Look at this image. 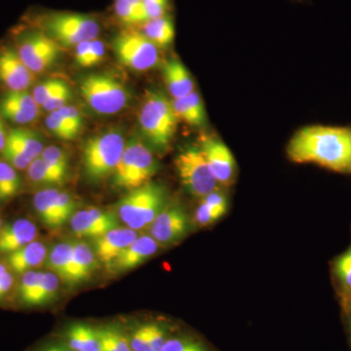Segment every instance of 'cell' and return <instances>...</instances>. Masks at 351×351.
<instances>
[{"label":"cell","mask_w":351,"mask_h":351,"mask_svg":"<svg viewBox=\"0 0 351 351\" xmlns=\"http://www.w3.org/2000/svg\"><path fill=\"white\" fill-rule=\"evenodd\" d=\"M287 154L293 162L316 164L335 173L351 175V127H304L291 138Z\"/></svg>","instance_id":"obj_1"},{"label":"cell","mask_w":351,"mask_h":351,"mask_svg":"<svg viewBox=\"0 0 351 351\" xmlns=\"http://www.w3.org/2000/svg\"><path fill=\"white\" fill-rule=\"evenodd\" d=\"M178 119L173 103L158 91L147 92L140 113L143 136L157 151L167 149L177 131Z\"/></svg>","instance_id":"obj_2"},{"label":"cell","mask_w":351,"mask_h":351,"mask_svg":"<svg viewBox=\"0 0 351 351\" xmlns=\"http://www.w3.org/2000/svg\"><path fill=\"white\" fill-rule=\"evenodd\" d=\"M126 142L117 130H110L88 138L83 145V173L88 181L98 182L113 174L119 165Z\"/></svg>","instance_id":"obj_3"},{"label":"cell","mask_w":351,"mask_h":351,"mask_svg":"<svg viewBox=\"0 0 351 351\" xmlns=\"http://www.w3.org/2000/svg\"><path fill=\"white\" fill-rule=\"evenodd\" d=\"M165 188L156 182H147L129 191L117 204V213L129 228L140 232L149 228L157 215L166 207Z\"/></svg>","instance_id":"obj_4"},{"label":"cell","mask_w":351,"mask_h":351,"mask_svg":"<svg viewBox=\"0 0 351 351\" xmlns=\"http://www.w3.org/2000/svg\"><path fill=\"white\" fill-rule=\"evenodd\" d=\"M158 171V163L151 149L133 138L126 143L117 169L113 172V184L132 191L151 182Z\"/></svg>","instance_id":"obj_5"},{"label":"cell","mask_w":351,"mask_h":351,"mask_svg":"<svg viewBox=\"0 0 351 351\" xmlns=\"http://www.w3.org/2000/svg\"><path fill=\"white\" fill-rule=\"evenodd\" d=\"M80 94L92 110L99 114H114L126 107L129 92L117 78L105 73L85 76Z\"/></svg>","instance_id":"obj_6"},{"label":"cell","mask_w":351,"mask_h":351,"mask_svg":"<svg viewBox=\"0 0 351 351\" xmlns=\"http://www.w3.org/2000/svg\"><path fill=\"white\" fill-rule=\"evenodd\" d=\"M40 25L46 36L66 47L94 40L100 34L98 21L85 14H50L40 20Z\"/></svg>","instance_id":"obj_7"},{"label":"cell","mask_w":351,"mask_h":351,"mask_svg":"<svg viewBox=\"0 0 351 351\" xmlns=\"http://www.w3.org/2000/svg\"><path fill=\"white\" fill-rule=\"evenodd\" d=\"M175 166L184 188L196 197H204L219 189L200 147H191L178 154Z\"/></svg>","instance_id":"obj_8"},{"label":"cell","mask_w":351,"mask_h":351,"mask_svg":"<svg viewBox=\"0 0 351 351\" xmlns=\"http://www.w3.org/2000/svg\"><path fill=\"white\" fill-rule=\"evenodd\" d=\"M112 47L119 61L135 71H147L158 64V47L143 32H121L113 39Z\"/></svg>","instance_id":"obj_9"},{"label":"cell","mask_w":351,"mask_h":351,"mask_svg":"<svg viewBox=\"0 0 351 351\" xmlns=\"http://www.w3.org/2000/svg\"><path fill=\"white\" fill-rule=\"evenodd\" d=\"M56 41L41 32H23L18 38V54L34 75L50 68L59 56Z\"/></svg>","instance_id":"obj_10"},{"label":"cell","mask_w":351,"mask_h":351,"mask_svg":"<svg viewBox=\"0 0 351 351\" xmlns=\"http://www.w3.org/2000/svg\"><path fill=\"white\" fill-rule=\"evenodd\" d=\"M191 228V221L186 210L180 205L166 206L152 225L149 235L162 246L178 243L186 237Z\"/></svg>","instance_id":"obj_11"},{"label":"cell","mask_w":351,"mask_h":351,"mask_svg":"<svg viewBox=\"0 0 351 351\" xmlns=\"http://www.w3.org/2000/svg\"><path fill=\"white\" fill-rule=\"evenodd\" d=\"M119 226L117 215L97 207L75 212L71 219V230L77 237L99 239Z\"/></svg>","instance_id":"obj_12"},{"label":"cell","mask_w":351,"mask_h":351,"mask_svg":"<svg viewBox=\"0 0 351 351\" xmlns=\"http://www.w3.org/2000/svg\"><path fill=\"white\" fill-rule=\"evenodd\" d=\"M200 149L219 186L232 184L237 173V163L230 149L217 138H204Z\"/></svg>","instance_id":"obj_13"},{"label":"cell","mask_w":351,"mask_h":351,"mask_svg":"<svg viewBox=\"0 0 351 351\" xmlns=\"http://www.w3.org/2000/svg\"><path fill=\"white\" fill-rule=\"evenodd\" d=\"M34 73L25 66L18 51L5 47L0 50V83L9 91H25L34 82Z\"/></svg>","instance_id":"obj_14"},{"label":"cell","mask_w":351,"mask_h":351,"mask_svg":"<svg viewBox=\"0 0 351 351\" xmlns=\"http://www.w3.org/2000/svg\"><path fill=\"white\" fill-rule=\"evenodd\" d=\"M39 108L34 96L27 90L8 91L0 99V115L19 125L32 123L38 119Z\"/></svg>","instance_id":"obj_15"},{"label":"cell","mask_w":351,"mask_h":351,"mask_svg":"<svg viewBox=\"0 0 351 351\" xmlns=\"http://www.w3.org/2000/svg\"><path fill=\"white\" fill-rule=\"evenodd\" d=\"M138 232L129 228H115L94 239V252L98 261L110 267L129 245L133 243L138 237Z\"/></svg>","instance_id":"obj_16"},{"label":"cell","mask_w":351,"mask_h":351,"mask_svg":"<svg viewBox=\"0 0 351 351\" xmlns=\"http://www.w3.org/2000/svg\"><path fill=\"white\" fill-rule=\"evenodd\" d=\"M160 245L151 235L138 237L110 263L108 269L115 274L128 271L149 260L158 251Z\"/></svg>","instance_id":"obj_17"},{"label":"cell","mask_w":351,"mask_h":351,"mask_svg":"<svg viewBox=\"0 0 351 351\" xmlns=\"http://www.w3.org/2000/svg\"><path fill=\"white\" fill-rule=\"evenodd\" d=\"M38 228L32 221L19 219L3 226L0 232V254H11L32 243L38 237Z\"/></svg>","instance_id":"obj_18"},{"label":"cell","mask_w":351,"mask_h":351,"mask_svg":"<svg viewBox=\"0 0 351 351\" xmlns=\"http://www.w3.org/2000/svg\"><path fill=\"white\" fill-rule=\"evenodd\" d=\"M48 250L40 241H32L20 250L9 254L7 265L15 274H23L43 265L47 258Z\"/></svg>","instance_id":"obj_19"},{"label":"cell","mask_w":351,"mask_h":351,"mask_svg":"<svg viewBox=\"0 0 351 351\" xmlns=\"http://www.w3.org/2000/svg\"><path fill=\"white\" fill-rule=\"evenodd\" d=\"M164 80L173 99L184 98L195 91V82L186 66L177 59L166 62L163 68Z\"/></svg>","instance_id":"obj_20"},{"label":"cell","mask_w":351,"mask_h":351,"mask_svg":"<svg viewBox=\"0 0 351 351\" xmlns=\"http://www.w3.org/2000/svg\"><path fill=\"white\" fill-rule=\"evenodd\" d=\"M73 241H64L57 244L46 258V267L69 284L76 282L75 265L73 258Z\"/></svg>","instance_id":"obj_21"},{"label":"cell","mask_w":351,"mask_h":351,"mask_svg":"<svg viewBox=\"0 0 351 351\" xmlns=\"http://www.w3.org/2000/svg\"><path fill=\"white\" fill-rule=\"evenodd\" d=\"M178 119L193 127H201L206 122V112L200 95L196 91L172 101Z\"/></svg>","instance_id":"obj_22"},{"label":"cell","mask_w":351,"mask_h":351,"mask_svg":"<svg viewBox=\"0 0 351 351\" xmlns=\"http://www.w3.org/2000/svg\"><path fill=\"white\" fill-rule=\"evenodd\" d=\"M6 144L34 161L40 157L44 149L43 138L36 131L27 128L12 129L7 136Z\"/></svg>","instance_id":"obj_23"},{"label":"cell","mask_w":351,"mask_h":351,"mask_svg":"<svg viewBox=\"0 0 351 351\" xmlns=\"http://www.w3.org/2000/svg\"><path fill=\"white\" fill-rule=\"evenodd\" d=\"M58 195L59 191L57 189H47L38 191L34 197V207L39 219L51 230L60 228L57 215Z\"/></svg>","instance_id":"obj_24"},{"label":"cell","mask_w":351,"mask_h":351,"mask_svg":"<svg viewBox=\"0 0 351 351\" xmlns=\"http://www.w3.org/2000/svg\"><path fill=\"white\" fill-rule=\"evenodd\" d=\"M73 258L77 284L88 280L98 267L96 254L86 242L73 241Z\"/></svg>","instance_id":"obj_25"},{"label":"cell","mask_w":351,"mask_h":351,"mask_svg":"<svg viewBox=\"0 0 351 351\" xmlns=\"http://www.w3.org/2000/svg\"><path fill=\"white\" fill-rule=\"evenodd\" d=\"M66 338L71 350L75 351H101L98 331L85 324H75L69 327Z\"/></svg>","instance_id":"obj_26"},{"label":"cell","mask_w":351,"mask_h":351,"mask_svg":"<svg viewBox=\"0 0 351 351\" xmlns=\"http://www.w3.org/2000/svg\"><path fill=\"white\" fill-rule=\"evenodd\" d=\"M143 34L157 47H164L169 45L175 38L174 25L167 17L149 20L143 25Z\"/></svg>","instance_id":"obj_27"},{"label":"cell","mask_w":351,"mask_h":351,"mask_svg":"<svg viewBox=\"0 0 351 351\" xmlns=\"http://www.w3.org/2000/svg\"><path fill=\"white\" fill-rule=\"evenodd\" d=\"M27 177L34 184H58L66 180V173L44 161L41 157L34 159L27 168Z\"/></svg>","instance_id":"obj_28"},{"label":"cell","mask_w":351,"mask_h":351,"mask_svg":"<svg viewBox=\"0 0 351 351\" xmlns=\"http://www.w3.org/2000/svg\"><path fill=\"white\" fill-rule=\"evenodd\" d=\"M114 10L123 24L131 25L147 22L144 0H115Z\"/></svg>","instance_id":"obj_29"},{"label":"cell","mask_w":351,"mask_h":351,"mask_svg":"<svg viewBox=\"0 0 351 351\" xmlns=\"http://www.w3.org/2000/svg\"><path fill=\"white\" fill-rule=\"evenodd\" d=\"M43 278V271H36L34 269L23 274L18 287V294L21 302L25 306H36Z\"/></svg>","instance_id":"obj_30"},{"label":"cell","mask_w":351,"mask_h":351,"mask_svg":"<svg viewBox=\"0 0 351 351\" xmlns=\"http://www.w3.org/2000/svg\"><path fill=\"white\" fill-rule=\"evenodd\" d=\"M21 188L20 176L6 161H0V201L14 197Z\"/></svg>","instance_id":"obj_31"},{"label":"cell","mask_w":351,"mask_h":351,"mask_svg":"<svg viewBox=\"0 0 351 351\" xmlns=\"http://www.w3.org/2000/svg\"><path fill=\"white\" fill-rule=\"evenodd\" d=\"M97 331L100 338L101 351H132L125 337L113 328H101Z\"/></svg>","instance_id":"obj_32"},{"label":"cell","mask_w":351,"mask_h":351,"mask_svg":"<svg viewBox=\"0 0 351 351\" xmlns=\"http://www.w3.org/2000/svg\"><path fill=\"white\" fill-rule=\"evenodd\" d=\"M58 290H59V277L52 271H43V282H41L36 306H43L52 301L56 297Z\"/></svg>","instance_id":"obj_33"},{"label":"cell","mask_w":351,"mask_h":351,"mask_svg":"<svg viewBox=\"0 0 351 351\" xmlns=\"http://www.w3.org/2000/svg\"><path fill=\"white\" fill-rule=\"evenodd\" d=\"M46 126L56 137L64 141H71L76 137L75 132L71 131L68 124L64 121L63 117L59 112L49 113L45 120Z\"/></svg>","instance_id":"obj_34"},{"label":"cell","mask_w":351,"mask_h":351,"mask_svg":"<svg viewBox=\"0 0 351 351\" xmlns=\"http://www.w3.org/2000/svg\"><path fill=\"white\" fill-rule=\"evenodd\" d=\"M56 203L58 221H59L60 228H61L75 213L76 201L71 193L59 191Z\"/></svg>","instance_id":"obj_35"},{"label":"cell","mask_w":351,"mask_h":351,"mask_svg":"<svg viewBox=\"0 0 351 351\" xmlns=\"http://www.w3.org/2000/svg\"><path fill=\"white\" fill-rule=\"evenodd\" d=\"M225 207H212L202 202L195 212V221L199 226H207L221 219L226 214Z\"/></svg>","instance_id":"obj_36"},{"label":"cell","mask_w":351,"mask_h":351,"mask_svg":"<svg viewBox=\"0 0 351 351\" xmlns=\"http://www.w3.org/2000/svg\"><path fill=\"white\" fill-rule=\"evenodd\" d=\"M66 82L60 80H45L43 83H39L38 86L34 88L32 91V96L39 107H43L44 103L52 96L55 92L58 91L60 88L64 86Z\"/></svg>","instance_id":"obj_37"},{"label":"cell","mask_w":351,"mask_h":351,"mask_svg":"<svg viewBox=\"0 0 351 351\" xmlns=\"http://www.w3.org/2000/svg\"><path fill=\"white\" fill-rule=\"evenodd\" d=\"M73 99V91L69 85L64 84L63 87L60 88L58 91L55 92L52 96L43 104V108L46 112H56L60 108L68 106L69 101Z\"/></svg>","instance_id":"obj_38"},{"label":"cell","mask_w":351,"mask_h":351,"mask_svg":"<svg viewBox=\"0 0 351 351\" xmlns=\"http://www.w3.org/2000/svg\"><path fill=\"white\" fill-rule=\"evenodd\" d=\"M40 157L50 165L54 166L68 174L69 158L63 149H59L55 145H51V147L43 149Z\"/></svg>","instance_id":"obj_39"},{"label":"cell","mask_w":351,"mask_h":351,"mask_svg":"<svg viewBox=\"0 0 351 351\" xmlns=\"http://www.w3.org/2000/svg\"><path fill=\"white\" fill-rule=\"evenodd\" d=\"M335 270L343 287L351 290V247L336 261Z\"/></svg>","instance_id":"obj_40"},{"label":"cell","mask_w":351,"mask_h":351,"mask_svg":"<svg viewBox=\"0 0 351 351\" xmlns=\"http://www.w3.org/2000/svg\"><path fill=\"white\" fill-rule=\"evenodd\" d=\"M2 158L7 163L10 164L16 170H25L29 168L32 161L21 154L19 151L11 145H5L3 151L1 152Z\"/></svg>","instance_id":"obj_41"},{"label":"cell","mask_w":351,"mask_h":351,"mask_svg":"<svg viewBox=\"0 0 351 351\" xmlns=\"http://www.w3.org/2000/svg\"><path fill=\"white\" fill-rule=\"evenodd\" d=\"M160 351H208L204 346L189 339H167Z\"/></svg>","instance_id":"obj_42"},{"label":"cell","mask_w":351,"mask_h":351,"mask_svg":"<svg viewBox=\"0 0 351 351\" xmlns=\"http://www.w3.org/2000/svg\"><path fill=\"white\" fill-rule=\"evenodd\" d=\"M57 112L61 113L62 117L66 122L69 128L71 129L76 135L80 134L83 125L82 115L77 108L73 106H64V107L60 108Z\"/></svg>","instance_id":"obj_43"},{"label":"cell","mask_w":351,"mask_h":351,"mask_svg":"<svg viewBox=\"0 0 351 351\" xmlns=\"http://www.w3.org/2000/svg\"><path fill=\"white\" fill-rule=\"evenodd\" d=\"M147 330H149V343L152 351H160L167 341L166 330L156 323L147 324Z\"/></svg>","instance_id":"obj_44"},{"label":"cell","mask_w":351,"mask_h":351,"mask_svg":"<svg viewBox=\"0 0 351 351\" xmlns=\"http://www.w3.org/2000/svg\"><path fill=\"white\" fill-rule=\"evenodd\" d=\"M145 14L147 21L165 17L167 12L168 0H144Z\"/></svg>","instance_id":"obj_45"},{"label":"cell","mask_w":351,"mask_h":351,"mask_svg":"<svg viewBox=\"0 0 351 351\" xmlns=\"http://www.w3.org/2000/svg\"><path fill=\"white\" fill-rule=\"evenodd\" d=\"M132 351H152L149 343V330L147 324L138 327L134 332L131 343Z\"/></svg>","instance_id":"obj_46"},{"label":"cell","mask_w":351,"mask_h":351,"mask_svg":"<svg viewBox=\"0 0 351 351\" xmlns=\"http://www.w3.org/2000/svg\"><path fill=\"white\" fill-rule=\"evenodd\" d=\"M104 56H105V45L98 39H94L90 43L89 54H88L85 68L100 63Z\"/></svg>","instance_id":"obj_47"},{"label":"cell","mask_w":351,"mask_h":351,"mask_svg":"<svg viewBox=\"0 0 351 351\" xmlns=\"http://www.w3.org/2000/svg\"><path fill=\"white\" fill-rule=\"evenodd\" d=\"M202 202L206 203L212 207H225L226 208V199L223 193H219L218 191H215L213 193H209L203 197Z\"/></svg>","instance_id":"obj_48"},{"label":"cell","mask_w":351,"mask_h":351,"mask_svg":"<svg viewBox=\"0 0 351 351\" xmlns=\"http://www.w3.org/2000/svg\"><path fill=\"white\" fill-rule=\"evenodd\" d=\"M91 41H84V43H80L75 46V62L80 66H85V64H86Z\"/></svg>","instance_id":"obj_49"},{"label":"cell","mask_w":351,"mask_h":351,"mask_svg":"<svg viewBox=\"0 0 351 351\" xmlns=\"http://www.w3.org/2000/svg\"><path fill=\"white\" fill-rule=\"evenodd\" d=\"M14 283V276L12 272L8 271L5 276L0 280V300L7 295V293L11 290Z\"/></svg>","instance_id":"obj_50"},{"label":"cell","mask_w":351,"mask_h":351,"mask_svg":"<svg viewBox=\"0 0 351 351\" xmlns=\"http://www.w3.org/2000/svg\"><path fill=\"white\" fill-rule=\"evenodd\" d=\"M7 136H8V133H7L3 121L0 119V152L3 151L4 147H5Z\"/></svg>","instance_id":"obj_51"},{"label":"cell","mask_w":351,"mask_h":351,"mask_svg":"<svg viewBox=\"0 0 351 351\" xmlns=\"http://www.w3.org/2000/svg\"><path fill=\"white\" fill-rule=\"evenodd\" d=\"M38 351H75L73 350H69V348H62V346H48V348H44L43 350Z\"/></svg>","instance_id":"obj_52"},{"label":"cell","mask_w":351,"mask_h":351,"mask_svg":"<svg viewBox=\"0 0 351 351\" xmlns=\"http://www.w3.org/2000/svg\"><path fill=\"white\" fill-rule=\"evenodd\" d=\"M10 271V269H8L7 265L3 263H0V280L5 276L7 272Z\"/></svg>","instance_id":"obj_53"},{"label":"cell","mask_w":351,"mask_h":351,"mask_svg":"<svg viewBox=\"0 0 351 351\" xmlns=\"http://www.w3.org/2000/svg\"><path fill=\"white\" fill-rule=\"evenodd\" d=\"M2 228H3V225H2V219L1 217H0V232H1Z\"/></svg>","instance_id":"obj_54"},{"label":"cell","mask_w":351,"mask_h":351,"mask_svg":"<svg viewBox=\"0 0 351 351\" xmlns=\"http://www.w3.org/2000/svg\"><path fill=\"white\" fill-rule=\"evenodd\" d=\"M350 331H351V323H350Z\"/></svg>","instance_id":"obj_55"}]
</instances>
